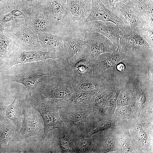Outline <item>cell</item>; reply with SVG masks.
<instances>
[{"mask_svg":"<svg viewBox=\"0 0 153 153\" xmlns=\"http://www.w3.org/2000/svg\"><path fill=\"white\" fill-rule=\"evenodd\" d=\"M43 77L33 89V95L57 103L59 107L68 100L75 90L63 67L56 74Z\"/></svg>","mask_w":153,"mask_h":153,"instance_id":"1","label":"cell"},{"mask_svg":"<svg viewBox=\"0 0 153 153\" xmlns=\"http://www.w3.org/2000/svg\"><path fill=\"white\" fill-rule=\"evenodd\" d=\"M26 98L32 108L40 113L43 119L44 128L40 143L43 144L45 139L50 131L63 128L65 126L60 116L59 106L56 102L48 101L32 95L29 92Z\"/></svg>","mask_w":153,"mask_h":153,"instance_id":"2","label":"cell"},{"mask_svg":"<svg viewBox=\"0 0 153 153\" xmlns=\"http://www.w3.org/2000/svg\"><path fill=\"white\" fill-rule=\"evenodd\" d=\"M92 111L89 108L67 104L60 107L59 109L60 116L65 127L78 135L84 133L86 117Z\"/></svg>","mask_w":153,"mask_h":153,"instance_id":"3","label":"cell"},{"mask_svg":"<svg viewBox=\"0 0 153 153\" xmlns=\"http://www.w3.org/2000/svg\"><path fill=\"white\" fill-rule=\"evenodd\" d=\"M91 1L90 13L83 24L96 21L110 22L114 24L124 33L131 31L130 26L125 19L116 15L107 8L100 0Z\"/></svg>","mask_w":153,"mask_h":153,"instance_id":"4","label":"cell"},{"mask_svg":"<svg viewBox=\"0 0 153 153\" xmlns=\"http://www.w3.org/2000/svg\"><path fill=\"white\" fill-rule=\"evenodd\" d=\"M12 46V52L7 58L8 66L9 69L18 64L40 61L45 62L48 59H59V54L54 50L48 49L47 52L40 50L25 51L20 48L14 41Z\"/></svg>","mask_w":153,"mask_h":153,"instance_id":"5","label":"cell"},{"mask_svg":"<svg viewBox=\"0 0 153 153\" xmlns=\"http://www.w3.org/2000/svg\"><path fill=\"white\" fill-rule=\"evenodd\" d=\"M118 50L125 54L128 58L153 54V49L142 36L131 30L122 35Z\"/></svg>","mask_w":153,"mask_h":153,"instance_id":"6","label":"cell"},{"mask_svg":"<svg viewBox=\"0 0 153 153\" xmlns=\"http://www.w3.org/2000/svg\"><path fill=\"white\" fill-rule=\"evenodd\" d=\"M44 4L34 7L26 5L24 6V25L37 35L42 32L50 31L49 14Z\"/></svg>","mask_w":153,"mask_h":153,"instance_id":"7","label":"cell"},{"mask_svg":"<svg viewBox=\"0 0 153 153\" xmlns=\"http://www.w3.org/2000/svg\"><path fill=\"white\" fill-rule=\"evenodd\" d=\"M51 134L48 147L52 153H74L78 136L66 127L55 129Z\"/></svg>","mask_w":153,"mask_h":153,"instance_id":"8","label":"cell"},{"mask_svg":"<svg viewBox=\"0 0 153 153\" xmlns=\"http://www.w3.org/2000/svg\"><path fill=\"white\" fill-rule=\"evenodd\" d=\"M84 39L86 43L87 51L94 63L101 54L111 53L118 50V48L109 39L97 32L88 31Z\"/></svg>","mask_w":153,"mask_h":153,"instance_id":"9","label":"cell"},{"mask_svg":"<svg viewBox=\"0 0 153 153\" xmlns=\"http://www.w3.org/2000/svg\"><path fill=\"white\" fill-rule=\"evenodd\" d=\"M51 70L46 67L36 70L29 69L17 73H8L3 78L4 79L5 83L15 82L22 84L26 88L32 89L37 86L39 80L44 76H52L56 74L58 68L54 71Z\"/></svg>","mask_w":153,"mask_h":153,"instance_id":"10","label":"cell"},{"mask_svg":"<svg viewBox=\"0 0 153 153\" xmlns=\"http://www.w3.org/2000/svg\"><path fill=\"white\" fill-rule=\"evenodd\" d=\"M24 120L22 128L16 135L19 140L34 135H43V127L42 119L34 109L29 106L23 108Z\"/></svg>","mask_w":153,"mask_h":153,"instance_id":"11","label":"cell"},{"mask_svg":"<svg viewBox=\"0 0 153 153\" xmlns=\"http://www.w3.org/2000/svg\"><path fill=\"white\" fill-rule=\"evenodd\" d=\"M10 33L15 42L24 50H40L42 48L37 35L24 25L14 27Z\"/></svg>","mask_w":153,"mask_h":153,"instance_id":"12","label":"cell"},{"mask_svg":"<svg viewBox=\"0 0 153 153\" xmlns=\"http://www.w3.org/2000/svg\"><path fill=\"white\" fill-rule=\"evenodd\" d=\"M63 52L64 60L63 66L64 68L72 65L80 57L86 47L84 39L73 38L63 37Z\"/></svg>","mask_w":153,"mask_h":153,"instance_id":"13","label":"cell"},{"mask_svg":"<svg viewBox=\"0 0 153 153\" xmlns=\"http://www.w3.org/2000/svg\"><path fill=\"white\" fill-rule=\"evenodd\" d=\"M70 78L72 87L75 91H88L96 92L106 86L109 82L104 76L93 74L90 75Z\"/></svg>","mask_w":153,"mask_h":153,"instance_id":"14","label":"cell"},{"mask_svg":"<svg viewBox=\"0 0 153 153\" xmlns=\"http://www.w3.org/2000/svg\"><path fill=\"white\" fill-rule=\"evenodd\" d=\"M106 22L96 21L85 24L88 31L101 33L109 39L118 48L120 38L123 32L114 23Z\"/></svg>","mask_w":153,"mask_h":153,"instance_id":"15","label":"cell"},{"mask_svg":"<svg viewBox=\"0 0 153 153\" xmlns=\"http://www.w3.org/2000/svg\"><path fill=\"white\" fill-rule=\"evenodd\" d=\"M113 12L117 16L121 15L124 17L133 32L139 34L143 29L148 26L146 21L129 7L120 2L116 3Z\"/></svg>","mask_w":153,"mask_h":153,"instance_id":"16","label":"cell"},{"mask_svg":"<svg viewBox=\"0 0 153 153\" xmlns=\"http://www.w3.org/2000/svg\"><path fill=\"white\" fill-rule=\"evenodd\" d=\"M94 62L91 59L86 48L78 59L70 66L64 68L70 77H74L93 74Z\"/></svg>","mask_w":153,"mask_h":153,"instance_id":"17","label":"cell"},{"mask_svg":"<svg viewBox=\"0 0 153 153\" xmlns=\"http://www.w3.org/2000/svg\"><path fill=\"white\" fill-rule=\"evenodd\" d=\"M67 9L75 21L82 24L91 10V0H66Z\"/></svg>","mask_w":153,"mask_h":153,"instance_id":"18","label":"cell"},{"mask_svg":"<svg viewBox=\"0 0 153 153\" xmlns=\"http://www.w3.org/2000/svg\"><path fill=\"white\" fill-rule=\"evenodd\" d=\"M37 35L41 47L56 51L60 55L61 62L63 63L64 56L63 37L53 35L50 31L41 32Z\"/></svg>","mask_w":153,"mask_h":153,"instance_id":"19","label":"cell"},{"mask_svg":"<svg viewBox=\"0 0 153 153\" xmlns=\"http://www.w3.org/2000/svg\"><path fill=\"white\" fill-rule=\"evenodd\" d=\"M109 56L103 61H97L93 64V73L96 75H103L105 71L124 60L128 58L124 53L117 50L110 53Z\"/></svg>","mask_w":153,"mask_h":153,"instance_id":"20","label":"cell"},{"mask_svg":"<svg viewBox=\"0 0 153 153\" xmlns=\"http://www.w3.org/2000/svg\"><path fill=\"white\" fill-rule=\"evenodd\" d=\"M24 90L18 91L16 94L14 101L6 107L5 114L8 118L15 121L22 115V109L24 108L25 102L22 98Z\"/></svg>","mask_w":153,"mask_h":153,"instance_id":"21","label":"cell"},{"mask_svg":"<svg viewBox=\"0 0 153 153\" xmlns=\"http://www.w3.org/2000/svg\"><path fill=\"white\" fill-rule=\"evenodd\" d=\"M95 93L93 91L75 90L65 104L82 108H89V106L91 99Z\"/></svg>","mask_w":153,"mask_h":153,"instance_id":"22","label":"cell"},{"mask_svg":"<svg viewBox=\"0 0 153 153\" xmlns=\"http://www.w3.org/2000/svg\"><path fill=\"white\" fill-rule=\"evenodd\" d=\"M97 152L93 138L83 134L78 135L74 153Z\"/></svg>","mask_w":153,"mask_h":153,"instance_id":"23","label":"cell"},{"mask_svg":"<svg viewBox=\"0 0 153 153\" xmlns=\"http://www.w3.org/2000/svg\"><path fill=\"white\" fill-rule=\"evenodd\" d=\"M44 5L49 14L58 21L61 20L65 8L61 4L60 0H48Z\"/></svg>","mask_w":153,"mask_h":153,"instance_id":"24","label":"cell"},{"mask_svg":"<svg viewBox=\"0 0 153 153\" xmlns=\"http://www.w3.org/2000/svg\"><path fill=\"white\" fill-rule=\"evenodd\" d=\"M4 27L0 26V57L9 58L8 55V48L14 40L6 36L4 34Z\"/></svg>","mask_w":153,"mask_h":153,"instance_id":"25","label":"cell"},{"mask_svg":"<svg viewBox=\"0 0 153 153\" xmlns=\"http://www.w3.org/2000/svg\"><path fill=\"white\" fill-rule=\"evenodd\" d=\"M14 126L5 125L2 126L0 130V141L3 145L6 146L7 142L11 136L15 133Z\"/></svg>","mask_w":153,"mask_h":153,"instance_id":"26","label":"cell"},{"mask_svg":"<svg viewBox=\"0 0 153 153\" xmlns=\"http://www.w3.org/2000/svg\"><path fill=\"white\" fill-rule=\"evenodd\" d=\"M11 10L7 14L1 16L0 20V26L4 27L5 24L8 22L16 18L21 17V13L19 9L14 6L8 7Z\"/></svg>","mask_w":153,"mask_h":153,"instance_id":"27","label":"cell"},{"mask_svg":"<svg viewBox=\"0 0 153 153\" xmlns=\"http://www.w3.org/2000/svg\"><path fill=\"white\" fill-rule=\"evenodd\" d=\"M153 1V0H126L125 4L138 14L139 9L144 5Z\"/></svg>","mask_w":153,"mask_h":153,"instance_id":"28","label":"cell"},{"mask_svg":"<svg viewBox=\"0 0 153 153\" xmlns=\"http://www.w3.org/2000/svg\"><path fill=\"white\" fill-rule=\"evenodd\" d=\"M148 43L150 48L153 47V28L148 26L139 33Z\"/></svg>","mask_w":153,"mask_h":153,"instance_id":"29","label":"cell"},{"mask_svg":"<svg viewBox=\"0 0 153 153\" xmlns=\"http://www.w3.org/2000/svg\"><path fill=\"white\" fill-rule=\"evenodd\" d=\"M5 59L0 57V78H2L8 72L7 58Z\"/></svg>","mask_w":153,"mask_h":153,"instance_id":"30","label":"cell"},{"mask_svg":"<svg viewBox=\"0 0 153 153\" xmlns=\"http://www.w3.org/2000/svg\"><path fill=\"white\" fill-rule=\"evenodd\" d=\"M48 0H20V3L30 7H34L44 4Z\"/></svg>","mask_w":153,"mask_h":153,"instance_id":"31","label":"cell"},{"mask_svg":"<svg viewBox=\"0 0 153 153\" xmlns=\"http://www.w3.org/2000/svg\"><path fill=\"white\" fill-rule=\"evenodd\" d=\"M105 1L108 2L110 10L113 12L115 5L116 3L120 2L125 4L126 0H105Z\"/></svg>","mask_w":153,"mask_h":153,"instance_id":"32","label":"cell"},{"mask_svg":"<svg viewBox=\"0 0 153 153\" xmlns=\"http://www.w3.org/2000/svg\"><path fill=\"white\" fill-rule=\"evenodd\" d=\"M139 137L141 141L144 143H146L147 137L146 133L143 131H140L138 133Z\"/></svg>","mask_w":153,"mask_h":153,"instance_id":"33","label":"cell"},{"mask_svg":"<svg viewBox=\"0 0 153 153\" xmlns=\"http://www.w3.org/2000/svg\"><path fill=\"white\" fill-rule=\"evenodd\" d=\"M116 66L117 70L120 71H123L125 69L124 65L122 63H119Z\"/></svg>","mask_w":153,"mask_h":153,"instance_id":"34","label":"cell"},{"mask_svg":"<svg viewBox=\"0 0 153 153\" xmlns=\"http://www.w3.org/2000/svg\"><path fill=\"white\" fill-rule=\"evenodd\" d=\"M3 0H0V3ZM1 16L0 15V19H1Z\"/></svg>","mask_w":153,"mask_h":153,"instance_id":"35","label":"cell"}]
</instances>
